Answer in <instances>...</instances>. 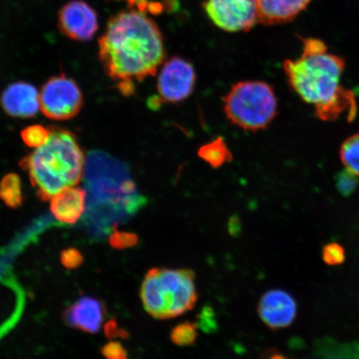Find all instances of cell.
Segmentation results:
<instances>
[{"instance_id": "obj_23", "label": "cell", "mask_w": 359, "mask_h": 359, "mask_svg": "<svg viewBox=\"0 0 359 359\" xmlns=\"http://www.w3.org/2000/svg\"><path fill=\"white\" fill-rule=\"evenodd\" d=\"M322 258L327 266H339L344 262L345 250L342 245L332 242L323 248Z\"/></svg>"}, {"instance_id": "obj_15", "label": "cell", "mask_w": 359, "mask_h": 359, "mask_svg": "<svg viewBox=\"0 0 359 359\" xmlns=\"http://www.w3.org/2000/svg\"><path fill=\"white\" fill-rule=\"evenodd\" d=\"M311 0H257L258 22L264 25L285 24L293 20Z\"/></svg>"}, {"instance_id": "obj_17", "label": "cell", "mask_w": 359, "mask_h": 359, "mask_svg": "<svg viewBox=\"0 0 359 359\" xmlns=\"http://www.w3.org/2000/svg\"><path fill=\"white\" fill-rule=\"evenodd\" d=\"M199 156L201 159L214 168L222 167L231 159V151H229L226 142L222 138L215 139L201 147Z\"/></svg>"}, {"instance_id": "obj_22", "label": "cell", "mask_w": 359, "mask_h": 359, "mask_svg": "<svg viewBox=\"0 0 359 359\" xmlns=\"http://www.w3.org/2000/svg\"><path fill=\"white\" fill-rule=\"evenodd\" d=\"M197 327L205 334H212L218 330V322L212 307L205 305L197 316L195 322Z\"/></svg>"}, {"instance_id": "obj_18", "label": "cell", "mask_w": 359, "mask_h": 359, "mask_svg": "<svg viewBox=\"0 0 359 359\" xmlns=\"http://www.w3.org/2000/svg\"><path fill=\"white\" fill-rule=\"evenodd\" d=\"M340 158L345 169L359 177V133L353 135L343 143Z\"/></svg>"}, {"instance_id": "obj_26", "label": "cell", "mask_w": 359, "mask_h": 359, "mask_svg": "<svg viewBox=\"0 0 359 359\" xmlns=\"http://www.w3.org/2000/svg\"><path fill=\"white\" fill-rule=\"evenodd\" d=\"M101 353L105 359H128L127 349L118 341H111L105 344L101 349Z\"/></svg>"}, {"instance_id": "obj_9", "label": "cell", "mask_w": 359, "mask_h": 359, "mask_svg": "<svg viewBox=\"0 0 359 359\" xmlns=\"http://www.w3.org/2000/svg\"><path fill=\"white\" fill-rule=\"evenodd\" d=\"M196 73L189 62L182 57L170 58L160 71L157 93L160 102L178 103L189 97L194 90Z\"/></svg>"}, {"instance_id": "obj_12", "label": "cell", "mask_w": 359, "mask_h": 359, "mask_svg": "<svg viewBox=\"0 0 359 359\" xmlns=\"http://www.w3.org/2000/svg\"><path fill=\"white\" fill-rule=\"evenodd\" d=\"M106 309L101 300L83 296L72 304L64 312L67 326L88 334H97L104 321Z\"/></svg>"}, {"instance_id": "obj_7", "label": "cell", "mask_w": 359, "mask_h": 359, "mask_svg": "<svg viewBox=\"0 0 359 359\" xmlns=\"http://www.w3.org/2000/svg\"><path fill=\"white\" fill-rule=\"evenodd\" d=\"M83 104V93L79 85L65 74L49 79L40 92V107L43 114L53 120L74 118Z\"/></svg>"}, {"instance_id": "obj_24", "label": "cell", "mask_w": 359, "mask_h": 359, "mask_svg": "<svg viewBox=\"0 0 359 359\" xmlns=\"http://www.w3.org/2000/svg\"><path fill=\"white\" fill-rule=\"evenodd\" d=\"M358 176L349 170L345 169L343 172H339L338 177L336 179L337 187L341 194L348 196L356 189L358 180Z\"/></svg>"}, {"instance_id": "obj_14", "label": "cell", "mask_w": 359, "mask_h": 359, "mask_svg": "<svg viewBox=\"0 0 359 359\" xmlns=\"http://www.w3.org/2000/svg\"><path fill=\"white\" fill-rule=\"evenodd\" d=\"M87 197V191L83 188H65L51 199L50 210L53 217L62 223L75 224L86 210Z\"/></svg>"}, {"instance_id": "obj_20", "label": "cell", "mask_w": 359, "mask_h": 359, "mask_svg": "<svg viewBox=\"0 0 359 359\" xmlns=\"http://www.w3.org/2000/svg\"><path fill=\"white\" fill-rule=\"evenodd\" d=\"M50 129L41 125H33L26 128L21 132V138L29 147L39 148L48 140Z\"/></svg>"}, {"instance_id": "obj_2", "label": "cell", "mask_w": 359, "mask_h": 359, "mask_svg": "<svg viewBox=\"0 0 359 359\" xmlns=\"http://www.w3.org/2000/svg\"><path fill=\"white\" fill-rule=\"evenodd\" d=\"M303 43L302 55L284 62L290 86L313 107L318 119L334 121L347 114L353 120L357 112L355 97L341 84L344 60L327 53L326 45L320 39H305Z\"/></svg>"}, {"instance_id": "obj_16", "label": "cell", "mask_w": 359, "mask_h": 359, "mask_svg": "<svg viewBox=\"0 0 359 359\" xmlns=\"http://www.w3.org/2000/svg\"><path fill=\"white\" fill-rule=\"evenodd\" d=\"M0 199L8 208L16 209L22 203L21 180L15 173L6 175L0 182Z\"/></svg>"}, {"instance_id": "obj_28", "label": "cell", "mask_w": 359, "mask_h": 359, "mask_svg": "<svg viewBox=\"0 0 359 359\" xmlns=\"http://www.w3.org/2000/svg\"><path fill=\"white\" fill-rule=\"evenodd\" d=\"M259 359H294L286 355L284 353L275 348L264 349L260 354Z\"/></svg>"}, {"instance_id": "obj_10", "label": "cell", "mask_w": 359, "mask_h": 359, "mask_svg": "<svg viewBox=\"0 0 359 359\" xmlns=\"http://www.w3.org/2000/svg\"><path fill=\"white\" fill-rule=\"evenodd\" d=\"M57 24L62 34L77 41H89L98 29L96 11L83 0H72L62 6Z\"/></svg>"}, {"instance_id": "obj_25", "label": "cell", "mask_w": 359, "mask_h": 359, "mask_svg": "<svg viewBox=\"0 0 359 359\" xmlns=\"http://www.w3.org/2000/svg\"><path fill=\"white\" fill-rule=\"evenodd\" d=\"M60 262L67 269H75L82 266L84 257L78 249L71 247L62 251Z\"/></svg>"}, {"instance_id": "obj_4", "label": "cell", "mask_w": 359, "mask_h": 359, "mask_svg": "<svg viewBox=\"0 0 359 359\" xmlns=\"http://www.w3.org/2000/svg\"><path fill=\"white\" fill-rule=\"evenodd\" d=\"M20 167L28 172L39 198L48 201L65 188L78 185L85 158L73 133L51 128L48 140L22 158Z\"/></svg>"}, {"instance_id": "obj_6", "label": "cell", "mask_w": 359, "mask_h": 359, "mask_svg": "<svg viewBox=\"0 0 359 359\" xmlns=\"http://www.w3.org/2000/svg\"><path fill=\"white\" fill-rule=\"evenodd\" d=\"M223 102L228 120L245 131L266 128L277 114L276 93L271 85L262 81L237 83Z\"/></svg>"}, {"instance_id": "obj_8", "label": "cell", "mask_w": 359, "mask_h": 359, "mask_svg": "<svg viewBox=\"0 0 359 359\" xmlns=\"http://www.w3.org/2000/svg\"><path fill=\"white\" fill-rule=\"evenodd\" d=\"M204 7L214 25L227 32H245L258 24L257 0H208Z\"/></svg>"}, {"instance_id": "obj_13", "label": "cell", "mask_w": 359, "mask_h": 359, "mask_svg": "<svg viewBox=\"0 0 359 359\" xmlns=\"http://www.w3.org/2000/svg\"><path fill=\"white\" fill-rule=\"evenodd\" d=\"M0 102L7 114L15 118H32L39 110L40 93L29 83H13L4 90Z\"/></svg>"}, {"instance_id": "obj_21", "label": "cell", "mask_w": 359, "mask_h": 359, "mask_svg": "<svg viewBox=\"0 0 359 359\" xmlns=\"http://www.w3.org/2000/svg\"><path fill=\"white\" fill-rule=\"evenodd\" d=\"M138 241L137 235L131 232L118 231V226L112 228L109 236V244L116 250L132 248L138 244Z\"/></svg>"}, {"instance_id": "obj_5", "label": "cell", "mask_w": 359, "mask_h": 359, "mask_svg": "<svg viewBox=\"0 0 359 359\" xmlns=\"http://www.w3.org/2000/svg\"><path fill=\"white\" fill-rule=\"evenodd\" d=\"M140 296L147 313L156 320L181 316L198 299L195 273L186 268H152L142 283Z\"/></svg>"}, {"instance_id": "obj_11", "label": "cell", "mask_w": 359, "mask_h": 359, "mask_svg": "<svg viewBox=\"0 0 359 359\" xmlns=\"http://www.w3.org/2000/svg\"><path fill=\"white\" fill-rule=\"evenodd\" d=\"M298 304L293 295L275 289L264 293L258 304L260 320L271 330H280L293 324L297 316Z\"/></svg>"}, {"instance_id": "obj_29", "label": "cell", "mask_w": 359, "mask_h": 359, "mask_svg": "<svg viewBox=\"0 0 359 359\" xmlns=\"http://www.w3.org/2000/svg\"><path fill=\"white\" fill-rule=\"evenodd\" d=\"M127 1L129 3V4H135V3H138V4H140V2H143L142 1V0H127Z\"/></svg>"}, {"instance_id": "obj_3", "label": "cell", "mask_w": 359, "mask_h": 359, "mask_svg": "<svg viewBox=\"0 0 359 359\" xmlns=\"http://www.w3.org/2000/svg\"><path fill=\"white\" fill-rule=\"evenodd\" d=\"M83 174L88 194V222L100 234L133 217L144 202L126 165L109 154H90Z\"/></svg>"}, {"instance_id": "obj_19", "label": "cell", "mask_w": 359, "mask_h": 359, "mask_svg": "<svg viewBox=\"0 0 359 359\" xmlns=\"http://www.w3.org/2000/svg\"><path fill=\"white\" fill-rule=\"evenodd\" d=\"M196 323L185 321L175 326L170 333V339L176 346L188 347L194 345L198 337Z\"/></svg>"}, {"instance_id": "obj_1", "label": "cell", "mask_w": 359, "mask_h": 359, "mask_svg": "<svg viewBox=\"0 0 359 359\" xmlns=\"http://www.w3.org/2000/svg\"><path fill=\"white\" fill-rule=\"evenodd\" d=\"M100 57L121 92L133 93L135 82L156 74L165 50L158 27L144 13L123 11L112 16L100 39Z\"/></svg>"}, {"instance_id": "obj_27", "label": "cell", "mask_w": 359, "mask_h": 359, "mask_svg": "<svg viewBox=\"0 0 359 359\" xmlns=\"http://www.w3.org/2000/svg\"><path fill=\"white\" fill-rule=\"evenodd\" d=\"M105 335L109 339L118 338L127 339L128 333L127 331L119 327L118 322L115 320H110L107 322L104 327Z\"/></svg>"}]
</instances>
